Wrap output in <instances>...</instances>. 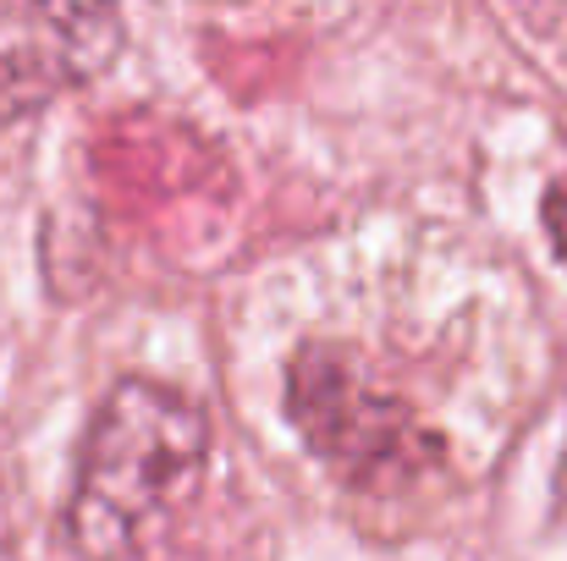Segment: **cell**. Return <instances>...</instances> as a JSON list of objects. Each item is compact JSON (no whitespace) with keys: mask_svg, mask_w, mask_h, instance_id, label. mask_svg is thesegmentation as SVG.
I'll return each mask as SVG.
<instances>
[{"mask_svg":"<svg viewBox=\"0 0 567 561\" xmlns=\"http://www.w3.org/2000/svg\"><path fill=\"white\" fill-rule=\"evenodd\" d=\"M209 463V413L155 374H122L83 424L61 534L78 561H127Z\"/></svg>","mask_w":567,"mask_h":561,"instance_id":"obj_1","label":"cell"},{"mask_svg":"<svg viewBox=\"0 0 567 561\" xmlns=\"http://www.w3.org/2000/svg\"><path fill=\"white\" fill-rule=\"evenodd\" d=\"M281 413L303 451L353 496H408L446 468L441 435L348 342H303L287 359Z\"/></svg>","mask_w":567,"mask_h":561,"instance_id":"obj_2","label":"cell"},{"mask_svg":"<svg viewBox=\"0 0 567 561\" xmlns=\"http://www.w3.org/2000/svg\"><path fill=\"white\" fill-rule=\"evenodd\" d=\"M0 17L17 28L22 44L50 50L83 83L100 77L127 44L122 0H0Z\"/></svg>","mask_w":567,"mask_h":561,"instance_id":"obj_3","label":"cell"},{"mask_svg":"<svg viewBox=\"0 0 567 561\" xmlns=\"http://www.w3.org/2000/svg\"><path fill=\"white\" fill-rule=\"evenodd\" d=\"M72 89H83V77L66 61H55L50 50H39V44L0 50V133L33 122L44 105H55Z\"/></svg>","mask_w":567,"mask_h":561,"instance_id":"obj_4","label":"cell"},{"mask_svg":"<svg viewBox=\"0 0 567 561\" xmlns=\"http://www.w3.org/2000/svg\"><path fill=\"white\" fill-rule=\"evenodd\" d=\"M540 226H546V237H551V253L563 259L567 270V166L551 177L546 187V198H540Z\"/></svg>","mask_w":567,"mask_h":561,"instance_id":"obj_5","label":"cell"}]
</instances>
